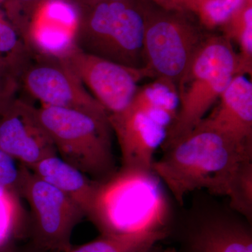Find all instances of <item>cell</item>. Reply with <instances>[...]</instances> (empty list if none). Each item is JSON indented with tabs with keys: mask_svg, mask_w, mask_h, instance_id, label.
Wrapping results in <instances>:
<instances>
[{
	"mask_svg": "<svg viewBox=\"0 0 252 252\" xmlns=\"http://www.w3.org/2000/svg\"><path fill=\"white\" fill-rule=\"evenodd\" d=\"M207 36L198 28L175 20L146 21L144 68L149 78L177 85Z\"/></svg>",
	"mask_w": 252,
	"mask_h": 252,
	"instance_id": "cell-8",
	"label": "cell"
},
{
	"mask_svg": "<svg viewBox=\"0 0 252 252\" xmlns=\"http://www.w3.org/2000/svg\"><path fill=\"white\" fill-rule=\"evenodd\" d=\"M41 16L42 19L59 23L77 32L79 13L75 6L66 0H48Z\"/></svg>",
	"mask_w": 252,
	"mask_h": 252,
	"instance_id": "cell-22",
	"label": "cell"
},
{
	"mask_svg": "<svg viewBox=\"0 0 252 252\" xmlns=\"http://www.w3.org/2000/svg\"><path fill=\"white\" fill-rule=\"evenodd\" d=\"M238 74L248 73L233 44L223 35H208L177 84L179 108L165 147L196 127Z\"/></svg>",
	"mask_w": 252,
	"mask_h": 252,
	"instance_id": "cell-3",
	"label": "cell"
},
{
	"mask_svg": "<svg viewBox=\"0 0 252 252\" xmlns=\"http://www.w3.org/2000/svg\"><path fill=\"white\" fill-rule=\"evenodd\" d=\"M190 252H252V234L241 224L214 219L195 233Z\"/></svg>",
	"mask_w": 252,
	"mask_h": 252,
	"instance_id": "cell-14",
	"label": "cell"
},
{
	"mask_svg": "<svg viewBox=\"0 0 252 252\" xmlns=\"http://www.w3.org/2000/svg\"><path fill=\"white\" fill-rule=\"evenodd\" d=\"M28 167L20 164L14 158L0 148V187L18 194L21 188Z\"/></svg>",
	"mask_w": 252,
	"mask_h": 252,
	"instance_id": "cell-21",
	"label": "cell"
},
{
	"mask_svg": "<svg viewBox=\"0 0 252 252\" xmlns=\"http://www.w3.org/2000/svg\"><path fill=\"white\" fill-rule=\"evenodd\" d=\"M120 1V0H107V1Z\"/></svg>",
	"mask_w": 252,
	"mask_h": 252,
	"instance_id": "cell-26",
	"label": "cell"
},
{
	"mask_svg": "<svg viewBox=\"0 0 252 252\" xmlns=\"http://www.w3.org/2000/svg\"><path fill=\"white\" fill-rule=\"evenodd\" d=\"M148 252H153V249H152V250H150V251Z\"/></svg>",
	"mask_w": 252,
	"mask_h": 252,
	"instance_id": "cell-27",
	"label": "cell"
},
{
	"mask_svg": "<svg viewBox=\"0 0 252 252\" xmlns=\"http://www.w3.org/2000/svg\"><path fill=\"white\" fill-rule=\"evenodd\" d=\"M200 122L252 149V81L243 74L235 76Z\"/></svg>",
	"mask_w": 252,
	"mask_h": 252,
	"instance_id": "cell-12",
	"label": "cell"
},
{
	"mask_svg": "<svg viewBox=\"0 0 252 252\" xmlns=\"http://www.w3.org/2000/svg\"><path fill=\"white\" fill-rule=\"evenodd\" d=\"M36 112L63 160L97 182L117 171L109 119L46 105Z\"/></svg>",
	"mask_w": 252,
	"mask_h": 252,
	"instance_id": "cell-5",
	"label": "cell"
},
{
	"mask_svg": "<svg viewBox=\"0 0 252 252\" xmlns=\"http://www.w3.org/2000/svg\"><path fill=\"white\" fill-rule=\"evenodd\" d=\"M230 202L232 208L243 214L247 218H252V161L247 162L242 168Z\"/></svg>",
	"mask_w": 252,
	"mask_h": 252,
	"instance_id": "cell-19",
	"label": "cell"
},
{
	"mask_svg": "<svg viewBox=\"0 0 252 252\" xmlns=\"http://www.w3.org/2000/svg\"><path fill=\"white\" fill-rule=\"evenodd\" d=\"M162 184L152 170L122 167L99 182L89 220L100 234L164 230L169 205Z\"/></svg>",
	"mask_w": 252,
	"mask_h": 252,
	"instance_id": "cell-2",
	"label": "cell"
},
{
	"mask_svg": "<svg viewBox=\"0 0 252 252\" xmlns=\"http://www.w3.org/2000/svg\"><path fill=\"white\" fill-rule=\"evenodd\" d=\"M165 149L152 170L181 205L200 189L230 198L244 165L252 161V149L203 122Z\"/></svg>",
	"mask_w": 252,
	"mask_h": 252,
	"instance_id": "cell-1",
	"label": "cell"
},
{
	"mask_svg": "<svg viewBox=\"0 0 252 252\" xmlns=\"http://www.w3.org/2000/svg\"><path fill=\"white\" fill-rule=\"evenodd\" d=\"M0 148L28 169L46 158L58 155L35 106L18 98L0 116Z\"/></svg>",
	"mask_w": 252,
	"mask_h": 252,
	"instance_id": "cell-11",
	"label": "cell"
},
{
	"mask_svg": "<svg viewBox=\"0 0 252 252\" xmlns=\"http://www.w3.org/2000/svg\"><path fill=\"white\" fill-rule=\"evenodd\" d=\"M244 0H200L199 10L203 23L209 28L221 26Z\"/></svg>",
	"mask_w": 252,
	"mask_h": 252,
	"instance_id": "cell-20",
	"label": "cell"
},
{
	"mask_svg": "<svg viewBox=\"0 0 252 252\" xmlns=\"http://www.w3.org/2000/svg\"><path fill=\"white\" fill-rule=\"evenodd\" d=\"M20 79L21 86L42 105L72 109L108 119L104 107L59 60L33 54Z\"/></svg>",
	"mask_w": 252,
	"mask_h": 252,
	"instance_id": "cell-9",
	"label": "cell"
},
{
	"mask_svg": "<svg viewBox=\"0 0 252 252\" xmlns=\"http://www.w3.org/2000/svg\"><path fill=\"white\" fill-rule=\"evenodd\" d=\"M59 61L89 89L108 115L125 109L135 96L138 83L149 78L144 67H126L77 47Z\"/></svg>",
	"mask_w": 252,
	"mask_h": 252,
	"instance_id": "cell-10",
	"label": "cell"
},
{
	"mask_svg": "<svg viewBox=\"0 0 252 252\" xmlns=\"http://www.w3.org/2000/svg\"><path fill=\"white\" fill-rule=\"evenodd\" d=\"M20 86L19 76L0 61V116L3 115L18 98L16 94Z\"/></svg>",
	"mask_w": 252,
	"mask_h": 252,
	"instance_id": "cell-23",
	"label": "cell"
},
{
	"mask_svg": "<svg viewBox=\"0 0 252 252\" xmlns=\"http://www.w3.org/2000/svg\"><path fill=\"white\" fill-rule=\"evenodd\" d=\"M146 21L124 0L98 3L87 20H79L76 46L126 67H144Z\"/></svg>",
	"mask_w": 252,
	"mask_h": 252,
	"instance_id": "cell-6",
	"label": "cell"
},
{
	"mask_svg": "<svg viewBox=\"0 0 252 252\" xmlns=\"http://www.w3.org/2000/svg\"><path fill=\"white\" fill-rule=\"evenodd\" d=\"M243 4L233 11L223 26V36L239 47L238 53L248 74L252 72V8Z\"/></svg>",
	"mask_w": 252,
	"mask_h": 252,
	"instance_id": "cell-16",
	"label": "cell"
},
{
	"mask_svg": "<svg viewBox=\"0 0 252 252\" xmlns=\"http://www.w3.org/2000/svg\"><path fill=\"white\" fill-rule=\"evenodd\" d=\"M178 108L177 86L157 79L139 86L125 109L109 114V124L122 153V167L152 170L154 154L166 140Z\"/></svg>",
	"mask_w": 252,
	"mask_h": 252,
	"instance_id": "cell-4",
	"label": "cell"
},
{
	"mask_svg": "<svg viewBox=\"0 0 252 252\" xmlns=\"http://www.w3.org/2000/svg\"><path fill=\"white\" fill-rule=\"evenodd\" d=\"M20 195L30 208V245L41 252H65L72 248L73 231L86 218L80 207L30 169Z\"/></svg>",
	"mask_w": 252,
	"mask_h": 252,
	"instance_id": "cell-7",
	"label": "cell"
},
{
	"mask_svg": "<svg viewBox=\"0 0 252 252\" xmlns=\"http://www.w3.org/2000/svg\"><path fill=\"white\" fill-rule=\"evenodd\" d=\"M33 53L14 26L0 18V61L21 78Z\"/></svg>",
	"mask_w": 252,
	"mask_h": 252,
	"instance_id": "cell-18",
	"label": "cell"
},
{
	"mask_svg": "<svg viewBox=\"0 0 252 252\" xmlns=\"http://www.w3.org/2000/svg\"><path fill=\"white\" fill-rule=\"evenodd\" d=\"M41 252L39 251V250H36L35 248H33L31 245H29V246L27 247V248L23 249V250L19 252Z\"/></svg>",
	"mask_w": 252,
	"mask_h": 252,
	"instance_id": "cell-24",
	"label": "cell"
},
{
	"mask_svg": "<svg viewBox=\"0 0 252 252\" xmlns=\"http://www.w3.org/2000/svg\"><path fill=\"white\" fill-rule=\"evenodd\" d=\"M21 197L0 187V252H14L11 241L16 238L28 237V220L21 218ZM27 220V219H24Z\"/></svg>",
	"mask_w": 252,
	"mask_h": 252,
	"instance_id": "cell-17",
	"label": "cell"
},
{
	"mask_svg": "<svg viewBox=\"0 0 252 252\" xmlns=\"http://www.w3.org/2000/svg\"><path fill=\"white\" fill-rule=\"evenodd\" d=\"M165 237L164 230L124 235L100 234L89 243L65 252H148Z\"/></svg>",
	"mask_w": 252,
	"mask_h": 252,
	"instance_id": "cell-15",
	"label": "cell"
},
{
	"mask_svg": "<svg viewBox=\"0 0 252 252\" xmlns=\"http://www.w3.org/2000/svg\"><path fill=\"white\" fill-rule=\"evenodd\" d=\"M30 170L67 195L80 207L86 218H91L99 182L91 180L59 155L43 159Z\"/></svg>",
	"mask_w": 252,
	"mask_h": 252,
	"instance_id": "cell-13",
	"label": "cell"
},
{
	"mask_svg": "<svg viewBox=\"0 0 252 252\" xmlns=\"http://www.w3.org/2000/svg\"><path fill=\"white\" fill-rule=\"evenodd\" d=\"M3 1V0H0V1Z\"/></svg>",
	"mask_w": 252,
	"mask_h": 252,
	"instance_id": "cell-28",
	"label": "cell"
},
{
	"mask_svg": "<svg viewBox=\"0 0 252 252\" xmlns=\"http://www.w3.org/2000/svg\"><path fill=\"white\" fill-rule=\"evenodd\" d=\"M16 1H21V2L31 3L36 2V1H46V0H16Z\"/></svg>",
	"mask_w": 252,
	"mask_h": 252,
	"instance_id": "cell-25",
	"label": "cell"
}]
</instances>
